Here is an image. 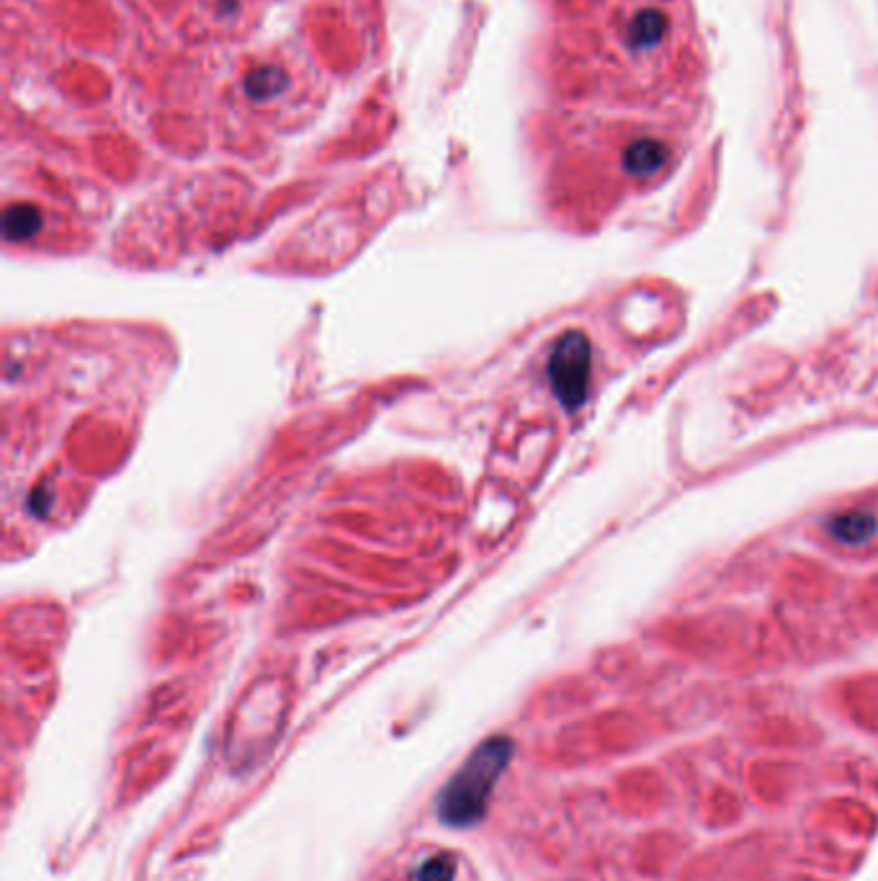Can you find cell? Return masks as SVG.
I'll list each match as a JSON object with an SVG mask.
<instances>
[{
  "label": "cell",
  "mask_w": 878,
  "mask_h": 881,
  "mask_svg": "<svg viewBox=\"0 0 878 881\" xmlns=\"http://www.w3.org/2000/svg\"><path fill=\"white\" fill-rule=\"evenodd\" d=\"M513 742L508 737H490L467 758L438 796V817L449 827H469L482 820L490 804L497 778L508 768Z\"/></svg>",
  "instance_id": "cell-1"
},
{
  "label": "cell",
  "mask_w": 878,
  "mask_h": 881,
  "mask_svg": "<svg viewBox=\"0 0 878 881\" xmlns=\"http://www.w3.org/2000/svg\"><path fill=\"white\" fill-rule=\"evenodd\" d=\"M549 374L564 405L580 402L585 379H588V343L582 335H567L559 343L549 364Z\"/></svg>",
  "instance_id": "cell-2"
},
{
  "label": "cell",
  "mask_w": 878,
  "mask_h": 881,
  "mask_svg": "<svg viewBox=\"0 0 878 881\" xmlns=\"http://www.w3.org/2000/svg\"><path fill=\"white\" fill-rule=\"evenodd\" d=\"M39 225H42V217L29 204L8 207L6 217H3V230H6L8 240H26L39 230Z\"/></svg>",
  "instance_id": "cell-3"
},
{
  "label": "cell",
  "mask_w": 878,
  "mask_h": 881,
  "mask_svg": "<svg viewBox=\"0 0 878 881\" xmlns=\"http://www.w3.org/2000/svg\"><path fill=\"white\" fill-rule=\"evenodd\" d=\"M456 874V861L449 853H438V856L423 861L418 871H415V881H454Z\"/></svg>",
  "instance_id": "cell-4"
}]
</instances>
